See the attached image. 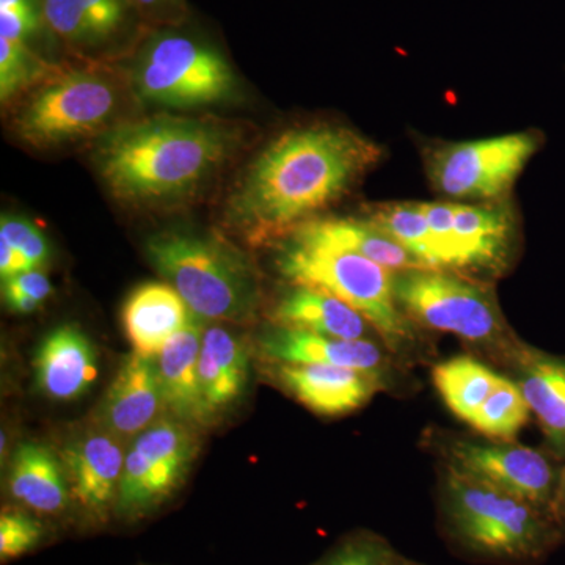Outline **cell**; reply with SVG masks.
Returning <instances> with one entry per match:
<instances>
[{"label": "cell", "mask_w": 565, "mask_h": 565, "mask_svg": "<svg viewBox=\"0 0 565 565\" xmlns=\"http://www.w3.org/2000/svg\"><path fill=\"white\" fill-rule=\"evenodd\" d=\"M384 148L343 126L281 134L248 167L230 199V222L255 244L286 237L351 191Z\"/></svg>", "instance_id": "6da1fadb"}, {"label": "cell", "mask_w": 565, "mask_h": 565, "mask_svg": "<svg viewBox=\"0 0 565 565\" xmlns=\"http://www.w3.org/2000/svg\"><path fill=\"white\" fill-rule=\"evenodd\" d=\"M233 141L217 122L159 115L104 132L96 167L115 199L166 202L195 191L225 161Z\"/></svg>", "instance_id": "7a4b0ae2"}, {"label": "cell", "mask_w": 565, "mask_h": 565, "mask_svg": "<svg viewBox=\"0 0 565 565\" xmlns=\"http://www.w3.org/2000/svg\"><path fill=\"white\" fill-rule=\"evenodd\" d=\"M444 530L463 553L508 565H533L564 544L555 520L525 500L445 467Z\"/></svg>", "instance_id": "3957f363"}, {"label": "cell", "mask_w": 565, "mask_h": 565, "mask_svg": "<svg viewBox=\"0 0 565 565\" xmlns=\"http://www.w3.org/2000/svg\"><path fill=\"white\" fill-rule=\"evenodd\" d=\"M275 264L292 286L330 294L363 315L390 352H416L415 323L403 313L394 297V270L356 253L300 244L288 237L278 247Z\"/></svg>", "instance_id": "277c9868"}, {"label": "cell", "mask_w": 565, "mask_h": 565, "mask_svg": "<svg viewBox=\"0 0 565 565\" xmlns=\"http://www.w3.org/2000/svg\"><path fill=\"white\" fill-rule=\"evenodd\" d=\"M147 255L193 315L234 323L255 318L258 278L247 259L217 237L158 234L148 241Z\"/></svg>", "instance_id": "5b68a950"}, {"label": "cell", "mask_w": 565, "mask_h": 565, "mask_svg": "<svg viewBox=\"0 0 565 565\" xmlns=\"http://www.w3.org/2000/svg\"><path fill=\"white\" fill-rule=\"evenodd\" d=\"M393 289L403 313L415 326L452 333L509 363L523 341L512 333L492 289L451 270H394Z\"/></svg>", "instance_id": "8992f818"}, {"label": "cell", "mask_w": 565, "mask_h": 565, "mask_svg": "<svg viewBox=\"0 0 565 565\" xmlns=\"http://www.w3.org/2000/svg\"><path fill=\"white\" fill-rule=\"evenodd\" d=\"M134 88L145 103L173 109L226 102L236 90V74L222 52L188 33L151 36L137 55Z\"/></svg>", "instance_id": "52a82bcc"}, {"label": "cell", "mask_w": 565, "mask_h": 565, "mask_svg": "<svg viewBox=\"0 0 565 565\" xmlns=\"http://www.w3.org/2000/svg\"><path fill=\"white\" fill-rule=\"evenodd\" d=\"M117 88L92 71L55 73L14 120V131L35 148L61 147L106 132L117 114Z\"/></svg>", "instance_id": "ba28073f"}, {"label": "cell", "mask_w": 565, "mask_h": 565, "mask_svg": "<svg viewBox=\"0 0 565 565\" xmlns=\"http://www.w3.org/2000/svg\"><path fill=\"white\" fill-rule=\"evenodd\" d=\"M542 143L544 136L537 131L446 143L427 152V177L434 191L448 199L498 202L511 192Z\"/></svg>", "instance_id": "9c48e42d"}, {"label": "cell", "mask_w": 565, "mask_h": 565, "mask_svg": "<svg viewBox=\"0 0 565 565\" xmlns=\"http://www.w3.org/2000/svg\"><path fill=\"white\" fill-rule=\"evenodd\" d=\"M445 456L448 459L446 467L514 494L553 516L564 460L552 452L512 440L457 438L446 444Z\"/></svg>", "instance_id": "30bf717a"}, {"label": "cell", "mask_w": 565, "mask_h": 565, "mask_svg": "<svg viewBox=\"0 0 565 565\" xmlns=\"http://www.w3.org/2000/svg\"><path fill=\"white\" fill-rule=\"evenodd\" d=\"M191 424L158 419L134 438L126 451L117 503L125 514H143L163 503L182 484L195 459Z\"/></svg>", "instance_id": "8fae6325"}, {"label": "cell", "mask_w": 565, "mask_h": 565, "mask_svg": "<svg viewBox=\"0 0 565 565\" xmlns=\"http://www.w3.org/2000/svg\"><path fill=\"white\" fill-rule=\"evenodd\" d=\"M516 237L519 226L508 204L452 203L451 221L437 243L441 270L500 275L511 263Z\"/></svg>", "instance_id": "7c38bea8"}, {"label": "cell", "mask_w": 565, "mask_h": 565, "mask_svg": "<svg viewBox=\"0 0 565 565\" xmlns=\"http://www.w3.org/2000/svg\"><path fill=\"white\" fill-rule=\"evenodd\" d=\"M275 377L294 399L321 416H343L385 390L381 375L333 364H275Z\"/></svg>", "instance_id": "4fadbf2b"}, {"label": "cell", "mask_w": 565, "mask_h": 565, "mask_svg": "<svg viewBox=\"0 0 565 565\" xmlns=\"http://www.w3.org/2000/svg\"><path fill=\"white\" fill-rule=\"evenodd\" d=\"M163 407L156 359L132 352L121 364L104 397L98 426L126 441L161 419Z\"/></svg>", "instance_id": "5bb4252c"}, {"label": "cell", "mask_w": 565, "mask_h": 565, "mask_svg": "<svg viewBox=\"0 0 565 565\" xmlns=\"http://www.w3.org/2000/svg\"><path fill=\"white\" fill-rule=\"evenodd\" d=\"M259 352L273 364H333L381 375L385 381L392 364L375 341L340 340L285 327L264 333Z\"/></svg>", "instance_id": "9a60e30c"}, {"label": "cell", "mask_w": 565, "mask_h": 565, "mask_svg": "<svg viewBox=\"0 0 565 565\" xmlns=\"http://www.w3.org/2000/svg\"><path fill=\"white\" fill-rule=\"evenodd\" d=\"M125 441L102 426L79 435L65 449V465L77 501L93 514L103 515L117 500Z\"/></svg>", "instance_id": "2e32d148"}, {"label": "cell", "mask_w": 565, "mask_h": 565, "mask_svg": "<svg viewBox=\"0 0 565 565\" xmlns=\"http://www.w3.org/2000/svg\"><path fill=\"white\" fill-rule=\"evenodd\" d=\"M509 364L544 434L546 448L565 460V356L522 343Z\"/></svg>", "instance_id": "e0dca14e"}, {"label": "cell", "mask_w": 565, "mask_h": 565, "mask_svg": "<svg viewBox=\"0 0 565 565\" xmlns=\"http://www.w3.org/2000/svg\"><path fill=\"white\" fill-rule=\"evenodd\" d=\"M33 367L40 392L54 401L77 399L98 379L95 348L74 326L58 327L44 338Z\"/></svg>", "instance_id": "ac0fdd59"}, {"label": "cell", "mask_w": 565, "mask_h": 565, "mask_svg": "<svg viewBox=\"0 0 565 565\" xmlns=\"http://www.w3.org/2000/svg\"><path fill=\"white\" fill-rule=\"evenodd\" d=\"M189 305L169 282H145L122 305L121 321L134 352L156 359L192 319Z\"/></svg>", "instance_id": "d6986e66"}, {"label": "cell", "mask_w": 565, "mask_h": 565, "mask_svg": "<svg viewBox=\"0 0 565 565\" xmlns=\"http://www.w3.org/2000/svg\"><path fill=\"white\" fill-rule=\"evenodd\" d=\"M203 330L202 318L193 315L188 326L174 334L156 356L166 408H169L174 418L191 426L210 422L203 404L199 374Z\"/></svg>", "instance_id": "ffe728a7"}, {"label": "cell", "mask_w": 565, "mask_h": 565, "mask_svg": "<svg viewBox=\"0 0 565 565\" xmlns=\"http://www.w3.org/2000/svg\"><path fill=\"white\" fill-rule=\"evenodd\" d=\"M270 318L275 327L303 330L340 340H370L373 329L363 315L343 300L303 286H292L291 291L285 294L275 305Z\"/></svg>", "instance_id": "44dd1931"}, {"label": "cell", "mask_w": 565, "mask_h": 565, "mask_svg": "<svg viewBox=\"0 0 565 565\" xmlns=\"http://www.w3.org/2000/svg\"><path fill=\"white\" fill-rule=\"evenodd\" d=\"M286 237L300 244L356 253L390 270L422 267L411 253L394 243L392 237L386 236L366 218L359 221V218L316 217L297 226Z\"/></svg>", "instance_id": "7402d4cb"}, {"label": "cell", "mask_w": 565, "mask_h": 565, "mask_svg": "<svg viewBox=\"0 0 565 565\" xmlns=\"http://www.w3.org/2000/svg\"><path fill=\"white\" fill-rule=\"evenodd\" d=\"M248 366V349L236 333L221 326L204 327L199 374L210 419L239 399L247 385Z\"/></svg>", "instance_id": "603a6c76"}, {"label": "cell", "mask_w": 565, "mask_h": 565, "mask_svg": "<svg viewBox=\"0 0 565 565\" xmlns=\"http://www.w3.org/2000/svg\"><path fill=\"white\" fill-rule=\"evenodd\" d=\"M9 484L18 501L41 514L62 511L68 500V484L57 457L46 446L33 441L14 452Z\"/></svg>", "instance_id": "cb8c5ba5"}, {"label": "cell", "mask_w": 565, "mask_h": 565, "mask_svg": "<svg viewBox=\"0 0 565 565\" xmlns=\"http://www.w3.org/2000/svg\"><path fill=\"white\" fill-rule=\"evenodd\" d=\"M129 0H43L47 28L70 43L109 39L126 20Z\"/></svg>", "instance_id": "d4e9b609"}, {"label": "cell", "mask_w": 565, "mask_h": 565, "mask_svg": "<svg viewBox=\"0 0 565 565\" xmlns=\"http://www.w3.org/2000/svg\"><path fill=\"white\" fill-rule=\"evenodd\" d=\"M501 375L473 356L460 355L435 364L433 381L452 415L470 424Z\"/></svg>", "instance_id": "484cf974"}, {"label": "cell", "mask_w": 565, "mask_h": 565, "mask_svg": "<svg viewBox=\"0 0 565 565\" xmlns=\"http://www.w3.org/2000/svg\"><path fill=\"white\" fill-rule=\"evenodd\" d=\"M366 221L373 223L386 236L392 237L394 243L411 253L419 266L441 270L437 245L424 215L422 203L377 204L366 212Z\"/></svg>", "instance_id": "4316f807"}, {"label": "cell", "mask_w": 565, "mask_h": 565, "mask_svg": "<svg viewBox=\"0 0 565 565\" xmlns=\"http://www.w3.org/2000/svg\"><path fill=\"white\" fill-rule=\"evenodd\" d=\"M531 408L515 381L501 375L470 426L489 440L511 441L530 422Z\"/></svg>", "instance_id": "83f0119b"}, {"label": "cell", "mask_w": 565, "mask_h": 565, "mask_svg": "<svg viewBox=\"0 0 565 565\" xmlns=\"http://www.w3.org/2000/svg\"><path fill=\"white\" fill-rule=\"evenodd\" d=\"M54 66L36 57L25 43L0 39V99L9 103L18 93L54 76Z\"/></svg>", "instance_id": "f1b7e54d"}, {"label": "cell", "mask_w": 565, "mask_h": 565, "mask_svg": "<svg viewBox=\"0 0 565 565\" xmlns=\"http://www.w3.org/2000/svg\"><path fill=\"white\" fill-rule=\"evenodd\" d=\"M401 556L393 552L385 539L360 535L345 542L321 565H399Z\"/></svg>", "instance_id": "f546056e"}, {"label": "cell", "mask_w": 565, "mask_h": 565, "mask_svg": "<svg viewBox=\"0 0 565 565\" xmlns=\"http://www.w3.org/2000/svg\"><path fill=\"white\" fill-rule=\"evenodd\" d=\"M0 241H6L11 247L20 250L31 263L32 269H39L50 258L51 250L46 237L25 218L2 215Z\"/></svg>", "instance_id": "4dcf8cb0"}, {"label": "cell", "mask_w": 565, "mask_h": 565, "mask_svg": "<svg viewBox=\"0 0 565 565\" xmlns=\"http://www.w3.org/2000/svg\"><path fill=\"white\" fill-rule=\"evenodd\" d=\"M40 523L20 512H3L0 516V557L3 563L31 552L41 541Z\"/></svg>", "instance_id": "1f68e13d"}, {"label": "cell", "mask_w": 565, "mask_h": 565, "mask_svg": "<svg viewBox=\"0 0 565 565\" xmlns=\"http://www.w3.org/2000/svg\"><path fill=\"white\" fill-rule=\"evenodd\" d=\"M43 21V10H0V39L13 41V43H25L35 35Z\"/></svg>", "instance_id": "d6a6232c"}, {"label": "cell", "mask_w": 565, "mask_h": 565, "mask_svg": "<svg viewBox=\"0 0 565 565\" xmlns=\"http://www.w3.org/2000/svg\"><path fill=\"white\" fill-rule=\"evenodd\" d=\"M52 292H54V288H52L50 278L39 269L14 275L3 281L2 288V294H20V296L32 297L40 303L47 300Z\"/></svg>", "instance_id": "836d02e7"}, {"label": "cell", "mask_w": 565, "mask_h": 565, "mask_svg": "<svg viewBox=\"0 0 565 565\" xmlns=\"http://www.w3.org/2000/svg\"><path fill=\"white\" fill-rule=\"evenodd\" d=\"M32 270L31 263L17 248L11 247L6 241H0V275L2 281L9 280L14 275Z\"/></svg>", "instance_id": "e575fe53"}, {"label": "cell", "mask_w": 565, "mask_h": 565, "mask_svg": "<svg viewBox=\"0 0 565 565\" xmlns=\"http://www.w3.org/2000/svg\"><path fill=\"white\" fill-rule=\"evenodd\" d=\"M7 307L13 313L18 315H32L41 307L40 302L28 296H20V294H2Z\"/></svg>", "instance_id": "d590c367"}, {"label": "cell", "mask_w": 565, "mask_h": 565, "mask_svg": "<svg viewBox=\"0 0 565 565\" xmlns=\"http://www.w3.org/2000/svg\"><path fill=\"white\" fill-rule=\"evenodd\" d=\"M553 519H555L561 534L565 541V460L563 467V475H561L559 490H557L555 505H553Z\"/></svg>", "instance_id": "8d00e7d4"}, {"label": "cell", "mask_w": 565, "mask_h": 565, "mask_svg": "<svg viewBox=\"0 0 565 565\" xmlns=\"http://www.w3.org/2000/svg\"><path fill=\"white\" fill-rule=\"evenodd\" d=\"M0 10L41 11L39 0H0Z\"/></svg>", "instance_id": "74e56055"}, {"label": "cell", "mask_w": 565, "mask_h": 565, "mask_svg": "<svg viewBox=\"0 0 565 565\" xmlns=\"http://www.w3.org/2000/svg\"><path fill=\"white\" fill-rule=\"evenodd\" d=\"M129 2H132L134 6L143 10H161L172 6L174 0H129Z\"/></svg>", "instance_id": "f35d334b"}, {"label": "cell", "mask_w": 565, "mask_h": 565, "mask_svg": "<svg viewBox=\"0 0 565 565\" xmlns=\"http://www.w3.org/2000/svg\"><path fill=\"white\" fill-rule=\"evenodd\" d=\"M399 565H423V564L412 563V561H407V559H404V557H401V564Z\"/></svg>", "instance_id": "ab89813d"}]
</instances>
